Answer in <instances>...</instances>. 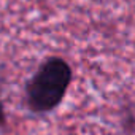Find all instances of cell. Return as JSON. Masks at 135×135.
<instances>
[{"label":"cell","instance_id":"obj_1","mask_svg":"<svg viewBox=\"0 0 135 135\" xmlns=\"http://www.w3.org/2000/svg\"><path fill=\"white\" fill-rule=\"evenodd\" d=\"M72 83V69L62 57H48L26 83V103L35 114L52 111Z\"/></svg>","mask_w":135,"mask_h":135},{"label":"cell","instance_id":"obj_2","mask_svg":"<svg viewBox=\"0 0 135 135\" xmlns=\"http://www.w3.org/2000/svg\"><path fill=\"white\" fill-rule=\"evenodd\" d=\"M7 126V116H5V108L2 102V92H0V129H3Z\"/></svg>","mask_w":135,"mask_h":135}]
</instances>
